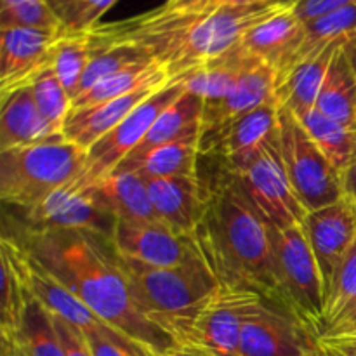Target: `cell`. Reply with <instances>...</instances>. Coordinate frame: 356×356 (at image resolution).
Returning <instances> with one entry per match:
<instances>
[{
    "label": "cell",
    "instance_id": "29",
    "mask_svg": "<svg viewBox=\"0 0 356 356\" xmlns=\"http://www.w3.org/2000/svg\"><path fill=\"white\" fill-rule=\"evenodd\" d=\"M356 37V0H346L344 6L320 19L305 24V35L298 51L287 63L285 70L278 73L277 80L299 63L313 58L334 42L353 40Z\"/></svg>",
    "mask_w": 356,
    "mask_h": 356
},
{
    "label": "cell",
    "instance_id": "30",
    "mask_svg": "<svg viewBox=\"0 0 356 356\" xmlns=\"http://www.w3.org/2000/svg\"><path fill=\"white\" fill-rule=\"evenodd\" d=\"M2 356H65L52 315L30 294L14 343Z\"/></svg>",
    "mask_w": 356,
    "mask_h": 356
},
{
    "label": "cell",
    "instance_id": "21",
    "mask_svg": "<svg viewBox=\"0 0 356 356\" xmlns=\"http://www.w3.org/2000/svg\"><path fill=\"white\" fill-rule=\"evenodd\" d=\"M346 42L350 40L334 42L322 52L299 63L284 76H280L275 86V101L278 108L291 111L298 120L312 113L316 108V101H318L320 90L325 82L334 54Z\"/></svg>",
    "mask_w": 356,
    "mask_h": 356
},
{
    "label": "cell",
    "instance_id": "22",
    "mask_svg": "<svg viewBox=\"0 0 356 356\" xmlns=\"http://www.w3.org/2000/svg\"><path fill=\"white\" fill-rule=\"evenodd\" d=\"M65 138L52 131L35 104L31 86L2 97L0 111V152Z\"/></svg>",
    "mask_w": 356,
    "mask_h": 356
},
{
    "label": "cell",
    "instance_id": "45",
    "mask_svg": "<svg viewBox=\"0 0 356 356\" xmlns=\"http://www.w3.org/2000/svg\"><path fill=\"white\" fill-rule=\"evenodd\" d=\"M351 134H353V139H355V146H356V111H355V118H353V124H351Z\"/></svg>",
    "mask_w": 356,
    "mask_h": 356
},
{
    "label": "cell",
    "instance_id": "17",
    "mask_svg": "<svg viewBox=\"0 0 356 356\" xmlns=\"http://www.w3.org/2000/svg\"><path fill=\"white\" fill-rule=\"evenodd\" d=\"M148 193L160 221L184 236H193L204 211L205 191L197 176L148 179Z\"/></svg>",
    "mask_w": 356,
    "mask_h": 356
},
{
    "label": "cell",
    "instance_id": "10",
    "mask_svg": "<svg viewBox=\"0 0 356 356\" xmlns=\"http://www.w3.org/2000/svg\"><path fill=\"white\" fill-rule=\"evenodd\" d=\"M275 86L277 72L256 59L228 96L218 101H205L200 118V155L214 153L222 134L238 118L273 99Z\"/></svg>",
    "mask_w": 356,
    "mask_h": 356
},
{
    "label": "cell",
    "instance_id": "31",
    "mask_svg": "<svg viewBox=\"0 0 356 356\" xmlns=\"http://www.w3.org/2000/svg\"><path fill=\"white\" fill-rule=\"evenodd\" d=\"M160 79H170L169 72L162 65L155 61L138 63V65L129 66V68L120 70L115 75L101 80L92 89L75 97L73 99V110H80V108L94 106V104L117 99V97L125 96V94Z\"/></svg>",
    "mask_w": 356,
    "mask_h": 356
},
{
    "label": "cell",
    "instance_id": "12",
    "mask_svg": "<svg viewBox=\"0 0 356 356\" xmlns=\"http://www.w3.org/2000/svg\"><path fill=\"white\" fill-rule=\"evenodd\" d=\"M240 356H320V344L291 313L263 301L243 323Z\"/></svg>",
    "mask_w": 356,
    "mask_h": 356
},
{
    "label": "cell",
    "instance_id": "19",
    "mask_svg": "<svg viewBox=\"0 0 356 356\" xmlns=\"http://www.w3.org/2000/svg\"><path fill=\"white\" fill-rule=\"evenodd\" d=\"M278 110L280 108L273 97L245 117L238 118L222 134L214 153L226 160L229 172L236 174L245 169L259 155L261 149L277 136Z\"/></svg>",
    "mask_w": 356,
    "mask_h": 356
},
{
    "label": "cell",
    "instance_id": "14",
    "mask_svg": "<svg viewBox=\"0 0 356 356\" xmlns=\"http://www.w3.org/2000/svg\"><path fill=\"white\" fill-rule=\"evenodd\" d=\"M302 226L322 275L327 301L334 278L356 240V207L343 197L336 204L308 212Z\"/></svg>",
    "mask_w": 356,
    "mask_h": 356
},
{
    "label": "cell",
    "instance_id": "28",
    "mask_svg": "<svg viewBox=\"0 0 356 356\" xmlns=\"http://www.w3.org/2000/svg\"><path fill=\"white\" fill-rule=\"evenodd\" d=\"M256 59L240 44L221 58L184 76L183 80L190 92H195L204 101H218L228 96L238 86L243 73Z\"/></svg>",
    "mask_w": 356,
    "mask_h": 356
},
{
    "label": "cell",
    "instance_id": "37",
    "mask_svg": "<svg viewBox=\"0 0 356 356\" xmlns=\"http://www.w3.org/2000/svg\"><path fill=\"white\" fill-rule=\"evenodd\" d=\"M115 6H117V0H56V2H51L63 33L66 35L90 33L101 24V17Z\"/></svg>",
    "mask_w": 356,
    "mask_h": 356
},
{
    "label": "cell",
    "instance_id": "23",
    "mask_svg": "<svg viewBox=\"0 0 356 356\" xmlns=\"http://www.w3.org/2000/svg\"><path fill=\"white\" fill-rule=\"evenodd\" d=\"M294 0L287 9L257 24L243 37L242 47L254 58L261 59L278 73H282L298 51L305 35V24L292 14Z\"/></svg>",
    "mask_w": 356,
    "mask_h": 356
},
{
    "label": "cell",
    "instance_id": "47",
    "mask_svg": "<svg viewBox=\"0 0 356 356\" xmlns=\"http://www.w3.org/2000/svg\"><path fill=\"white\" fill-rule=\"evenodd\" d=\"M320 356H322V353H320Z\"/></svg>",
    "mask_w": 356,
    "mask_h": 356
},
{
    "label": "cell",
    "instance_id": "42",
    "mask_svg": "<svg viewBox=\"0 0 356 356\" xmlns=\"http://www.w3.org/2000/svg\"><path fill=\"white\" fill-rule=\"evenodd\" d=\"M320 344V353L322 356H356L351 351L344 350V348L337 346L332 341H318Z\"/></svg>",
    "mask_w": 356,
    "mask_h": 356
},
{
    "label": "cell",
    "instance_id": "34",
    "mask_svg": "<svg viewBox=\"0 0 356 356\" xmlns=\"http://www.w3.org/2000/svg\"><path fill=\"white\" fill-rule=\"evenodd\" d=\"M94 56L90 35H66L63 33L61 40L58 42L52 56V66L58 79L61 80L63 87L75 99L79 94L80 82Z\"/></svg>",
    "mask_w": 356,
    "mask_h": 356
},
{
    "label": "cell",
    "instance_id": "24",
    "mask_svg": "<svg viewBox=\"0 0 356 356\" xmlns=\"http://www.w3.org/2000/svg\"><path fill=\"white\" fill-rule=\"evenodd\" d=\"M0 261H2L0 332H2V348H9L14 343L17 330H19L24 306L30 298L26 278H24L26 254H24V249L17 240L3 236Z\"/></svg>",
    "mask_w": 356,
    "mask_h": 356
},
{
    "label": "cell",
    "instance_id": "15",
    "mask_svg": "<svg viewBox=\"0 0 356 356\" xmlns=\"http://www.w3.org/2000/svg\"><path fill=\"white\" fill-rule=\"evenodd\" d=\"M63 30H2L0 37V97L31 86L52 66Z\"/></svg>",
    "mask_w": 356,
    "mask_h": 356
},
{
    "label": "cell",
    "instance_id": "20",
    "mask_svg": "<svg viewBox=\"0 0 356 356\" xmlns=\"http://www.w3.org/2000/svg\"><path fill=\"white\" fill-rule=\"evenodd\" d=\"M204 104L205 101L200 96L186 90L172 106L167 108L156 118V122L152 125L145 139L132 149L131 155L118 165V169L113 174L138 172L143 162L155 149L162 148V146L169 145L172 141H177V139L190 134V132L200 131V118L202 111H204Z\"/></svg>",
    "mask_w": 356,
    "mask_h": 356
},
{
    "label": "cell",
    "instance_id": "13",
    "mask_svg": "<svg viewBox=\"0 0 356 356\" xmlns=\"http://www.w3.org/2000/svg\"><path fill=\"white\" fill-rule=\"evenodd\" d=\"M111 243L118 256L155 268L179 266L200 254L193 236L179 235L160 221L118 219Z\"/></svg>",
    "mask_w": 356,
    "mask_h": 356
},
{
    "label": "cell",
    "instance_id": "16",
    "mask_svg": "<svg viewBox=\"0 0 356 356\" xmlns=\"http://www.w3.org/2000/svg\"><path fill=\"white\" fill-rule=\"evenodd\" d=\"M170 80L172 79L155 80V82L146 83V86L139 87V89L132 90L125 96L117 97V99L94 104V106L80 108V110H72L65 124L63 134L68 141L75 143L76 146L87 152L94 143H97L111 129L117 127L139 104H143L153 94L163 89Z\"/></svg>",
    "mask_w": 356,
    "mask_h": 356
},
{
    "label": "cell",
    "instance_id": "26",
    "mask_svg": "<svg viewBox=\"0 0 356 356\" xmlns=\"http://www.w3.org/2000/svg\"><path fill=\"white\" fill-rule=\"evenodd\" d=\"M346 337H356V240L334 278L318 341Z\"/></svg>",
    "mask_w": 356,
    "mask_h": 356
},
{
    "label": "cell",
    "instance_id": "39",
    "mask_svg": "<svg viewBox=\"0 0 356 356\" xmlns=\"http://www.w3.org/2000/svg\"><path fill=\"white\" fill-rule=\"evenodd\" d=\"M344 3H346V0H301V2L294 0L292 14L298 17L301 24H308L312 21H316L320 17L327 16V14L334 13Z\"/></svg>",
    "mask_w": 356,
    "mask_h": 356
},
{
    "label": "cell",
    "instance_id": "9",
    "mask_svg": "<svg viewBox=\"0 0 356 356\" xmlns=\"http://www.w3.org/2000/svg\"><path fill=\"white\" fill-rule=\"evenodd\" d=\"M263 301L254 292L221 287L186 327L179 348L207 356H240L243 323Z\"/></svg>",
    "mask_w": 356,
    "mask_h": 356
},
{
    "label": "cell",
    "instance_id": "5",
    "mask_svg": "<svg viewBox=\"0 0 356 356\" xmlns=\"http://www.w3.org/2000/svg\"><path fill=\"white\" fill-rule=\"evenodd\" d=\"M268 228L273 243L285 308L318 339L325 316V296L322 275L306 236L305 226L277 229L268 225Z\"/></svg>",
    "mask_w": 356,
    "mask_h": 356
},
{
    "label": "cell",
    "instance_id": "6",
    "mask_svg": "<svg viewBox=\"0 0 356 356\" xmlns=\"http://www.w3.org/2000/svg\"><path fill=\"white\" fill-rule=\"evenodd\" d=\"M278 148L289 181L308 212L332 205L344 197L339 172L287 110H278Z\"/></svg>",
    "mask_w": 356,
    "mask_h": 356
},
{
    "label": "cell",
    "instance_id": "25",
    "mask_svg": "<svg viewBox=\"0 0 356 356\" xmlns=\"http://www.w3.org/2000/svg\"><path fill=\"white\" fill-rule=\"evenodd\" d=\"M316 110L351 127L356 111V61L351 40L341 45L334 54L320 90Z\"/></svg>",
    "mask_w": 356,
    "mask_h": 356
},
{
    "label": "cell",
    "instance_id": "44",
    "mask_svg": "<svg viewBox=\"0 0 356 356\" xmlns=\"http://www.w3.org/2000/svg\"><path fill=\"white\" fill-rule=\"evenodd\" d=\"M169 356H207L205 353H202V351L198 350H190V348H179L177 351H174L172 355Z\"/></svg>",
    "mask_w": 356,
    "mask_h": 356
},
{
    "label": "cell",
    "instance_id": "1",
    "mask_svg": "<svg viewBox=\"0 0 356 356\" xmlns=\"http://www.w3.org/2000/svg\"><path fill=\"white\" fill-rule=\"evenodd\" d=\"M17 242L42 270L146 353L169 356L179 350L167 330L138 309L111 238L82 229L28 228Z\"/></svg>",
    "mask_w": 356,
    "mask_h": 356
},
{
    "label": "cell",
    "instance_id": "27",
    "mask_svg": "<svg viewBox=\"0 0 356 356\" xmlns=\"http://www.w3.org/2000/svg\"><path fill=\"white\" fill-rule=\"evenodd\" d=\"M96 193L117 221H160L149 200L148 184L139 172L113 174L96 184Z\"/></svg>",
    "mask_w": 356,
    "mask_h": 356
},
{
    "label": "cell",
    "instance_id": "2",
    "mask_svg": "<svg viewBox=\"0 0 356 356\" xmlns=\"http://www.w3.org/2000/svg\"><path fill=\"white\" fill-rule=\"evenodd\" d=\"M193 240L221 287L254 292L287 312L270 228L229 170L205 190Z\"/></svg>",
    "mask_w": 356,
    "mask_h": 356
},
{
    "label": "cell",
    "instance_id": "8",
    "mask_svg": "<svg viewBox=\"0 0 356 356\" xmlns=\"http://www.w3.org/2000/svg\"><path fill=\"white\" fill-rule=\"evenodd\" d=\"M235 177L266 225L287 229L305 222L308 211L299 202L285 172L278 148V132Z\"/></svg>",
    "mask_w": 356,
    "mask_h": 356
},
{
    "label": "cell",
    "instance_id": "3",
    "mask_svg": "<svg viewBox=\"0 0 356 356\" xmlns=\"http://www.w3.org/2000/svg\"><path fill=\"white\" fill-rule=\"evenodd\" d=\"M118 257L139 312L167 330L177 344L191 320L221 289L200 254L172 268L146 266Z\"/></svg>",
    "mask_w": 356,
    "mask_h": 356
},
{
    "label": "cell",
    "instance_id": "46",
    "mask_svg": "<svg viewBox=\"0 0 356 356\" xmlns=\"http://www.w3.org/2000/svg\"><path fill=\"white\" fill-rule=\"evenodd\" d=\"M148 356H159V355H152V353H148Z\"/></svg>",
    "mask_w": 356,
    "mask_h": 356
},
{
    "label": "cell",
    "instance_id": "33",
    "mask_svg": "<svg viewBox=\"0 0 356 356\" xmlns=\"http://www.w3.org/2000/svg\"><path fill=\"white\" fill-rule=\"evenodd\" d=\"M299 122L305 125L309 136L315 139V143L320 146L330 165L339 172V176H343V172L348 169L356 153L351 129L339 124L334 118L327 117L325 113H322L316 108Z\"/></svg>",
    "mask_w": 356,
    "mask_h": 356
},
{
    "label": "cell",
    "instance_id": "35",
    "mask_svg": "<svg viewBox=\"0 0 356 356\" xmlns=\"http://www.w3.org/2000/svg\"><path fill=\"white\" fill-rule=\"evenodd\" d=\"M31 90H33L35 104H37L42 118L47 122L52 131L63 134L66 120L73 110V99L66 92L54 70L47 68L45 72H42L31 82Z\"/></svg>",
    "mask_w": 356,
    "mask_h": 356
},
{
    "label": "cell",
    "instance_id": "40",
    "mask_svg": "<svg viewBox=\"0 0 356 356\" xmlns=\"http://www.w3.org/2000/svg\"><path fill=\"white\" fill-rule=\"evenodd\" d=\"M52 320H54L56 332H58L59 341H61V348L65 356H92L86 339H83L82 332L79 329H75V327L70 325L65 320L58 318L54 315H52Z\"/></svg>",
    "mask_w": 356,
    "mask_h": 356
},
{
    "label": "cell",
    "instance_id": "36",
    "mask_svg": "<svg viewBox=\"0 0 356 356\" xmlns=\"http://www.w3.org/2000/svg\"><path fill=\"white\" fill-rule=\"evenodd\" d=\"M0 30H61L51 2L45 0H2Z\"/></svg>",
    "mask_w": 356,
    "mask_h": 356
},
{
    "label": "cell",
    "instance_id": "43",
    "mask_svg": "<svg viewBox=\"0 0 356 356\" xmlns=\"http://www.w3.org/2000/svg\"><path fill=\"white\" fill-rule=\"evenodd\" d=\"M320 341H332L337 346L344 348V350L351 351V353L356 355V337H346V339H320Z\"/></svg>",
    "mask_w": 356,
    "mask_h": 356
},
{
    "label": "cell",
    "instance_id": "38",
    "mask_svg": "<svg viewBox=\"0 0 356 356\" xmlns=\"http://www.w3.org/2000/svg\"><path fill=\"white\" fill-rule=\"evenodd\" d=\"M146 61H153V59L148 58L146 54H143L138 49L129 47V45H117V47H108L103 49V51L94 52L92 59H90L89 66H87L86 73H83L82 76V82H80L76 97H79L80 94L87 92L89 89H92V87L97 86L101 80L108 79V76L120 72V70Z\"/></svg>",
    "mask_w": 356,
    "mask_h": 356
},
{
    "label": "cell",
    "instance_id": "4",
    "mask_svg": "<svg viewBox=\"0 0 356 356\" xmlns=\"http://www.w3.org/2000/svg\"><path fill=\"white\" fill-rule=\"evenodd\" d=\"M87 152L66 138L0 152V197L24 212L73 183L86 169Z\"/></svg>",
    "mask_w": 356,
    "mask_h": 356
},
{
    "label": "cell",
    "instance_id": "32",
    "mask_svg": "<svg viewBox=\"0 0 356 356\" xmlns=\"http://www.w3.org/2000/svg\"><path fill=\"white\" fill-rule=\"evenodd\" d=\"M198 155H200V131H195L155 149L143 162L138 172L146 181L160 179V177L197 176Z\"/></svg>",
    "mask_w": 356,
    "mask_h": 356
},
{
    "label": "cell",
    "instance_id": "18",
    "mask_svg": "<svg viewBox=\"0 0 356 356\" xmlns=\"http://www.w3.org/2000/svg\"><path fill=\"white\" fill-rule=\"evenodd\" d=\"M26 254V252H24ZM24 278L30 294L47 309L51 315L65 320L66 323L79 329L82 334L97 332L106 336H122L108 323H104L89 306L83 305L75 294L68 291L65 285L51 277L45 270H42L33 259L26 254V266H24ZM124 337V336H122Z\"/></svg>",
    "mask_w": 356,
    "mask_h": 356
},
{
    "label": "cell",
    "instance_id": "7",
    "mask_svg": "<svg viewBox=\"0 0 356 356\" xmlns=\"http://www.w3.org/2000/svg\"><path fill=\"white\" fill-rule=\"evenodd\" d=\"M186 90L183 79H172L163 89L139 104L125 120L87 149L86 169L76 183L83 186H96L101 181L108 179L131 155L132 149L145 139L156 118L167 108L172 106Z\"/></svg>",
    "mask_w": 356,
    "mask_h": 356
},
{
    "label": "cell",
    "instance_id": "41",
    "mask_svg": "<svg viewBox=\"0 0 356 356\" xmlns=\"http://www.w3.org/2000/svg\"><path fill=\"white\" fill-rule=\"evenodd\" d=\"M341 181H343L344 197L348 200H351V204L356 207V153L353 160L350 162V165H348V169L341 176Z\"/></svg>",
    "mask_w": 356,
    "mask_h": 356
},
{
    "label": "cell",
    "instance_id": "11",
    "mask_svg": "<svg viewBox=\"0 0 356 356\" xmlns=\"http://www.w3.org/2000/svg\"><path fill=\"white\" fill-rule=\"evenodd\" d=\"M28 226L33 229H82L111 238L117 219L104 207L96 186L76 181L59 188L42 204L26 211Z\"/></svg>",
    "mask_w": 356,
    "mask_h": 356
}]
</instances>
